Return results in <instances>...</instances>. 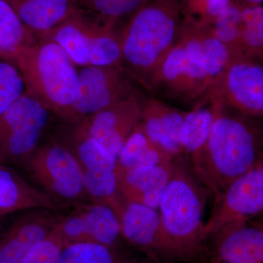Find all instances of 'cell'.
<instances>
[{
    "mask_svg": "<svg viewBox=\"0 0 263 263\" xmlns=\"http://www.w3.org/2000/svg\"><path fill=\"white\" fill-rule=\"evenodd\" d=\"M229 59L209 26L187 18L174 47L141 88L166 103L193 109L205 101Z\"/></svg>",
    "mask_w": 263,
    "mask_h": 263,
    "instance_id": "6da1fadb",
    "label": "cell"
},
{
    "mask_svg": "<svg viewBox=\"0 0 263 263\" xmlns=\"http://www.w3.org/2000/svg\"><path fill=\"white\" fill-rule=\"evenodd\" d=\"M209 101L214 112L210 134L205 146L190 157V164L197 179L217 198L262 160V128L259 118Z\"/></svg>",
    "mask_w": 263,
    "mask_h": 263,
    "instance_id": "7a4b0ae2",
    "label": "cell"
},
{
    "mask_svg": "<svg viewBox=\"0 0 263 263\" xmlns=\"http://www.w3.org/2000/svg\"><path fill=\"white\" fill-rule=\"evenodd\" d=\"M186 156L174 157L160 202V218L175 260L196 258L204 251V212L209 190L195 176Z\"/></svg>",
    "mask_w": 263,
    "mask_h": 263,
    "instance_id": "3957f363",
    "label": "cell"
},
{
    "mask_svg": "<svg viewBox=\"0 0 263 263\" xmlns=\"http://www.w3.org/2000/svg\"><path fill=\"white\" fill-rule=\"evenodd\" d=\"M179 12V0H148L121 32V67L140 87L174 47Z\"/></svg>",
    "mask_w": 263,
    "mask_h": 263,
    "instance_id": "277c9868",
    "label": "cell"
},
{
    "mask_svg": "<svg viewBox=\"0 0 263 263\" xmlns=\"http://www.w3.org/2000/svg\"><path fill=\"white\" fill-rule=\"evenodd\" d=\"M13 62L26 94L62 118L75 101L79 84V70L63 49L50 40H39L18 50Z\"/></svg>",
    "mask_w": 263,
    "mask_h": 263,
    "instance_id": "5b68a950",
    "label": "cell"
},
{
    "mask_svg": "<svg viewBox=\"0 0 263 263\" xmlns=\"http://www.w3.org/2000/svg\"><path fill=\"white\" fill-rule=\"evenodd\" d=\"M51 136L77 160L90 200L112 208L120 219L124 203L118 189L117 160L78 121L62 120Z\"/></svg>",
    "mask_w": 263,
    "mask_h": 263,
    "instance_id": "8992f818",
    "label": "cell"
},
{
    "mask_svg": "<svg viewBox=\"0 0 263 263\" xmlns=\"http://www.w3.org/2000/svg\"><path fill=\"white\" fill-rule=\"evenodd\" d=\"M51 112L24 93L0 115V164H24L41 143Z\"/></svg>",
    "mask_w": 263,
    "mask_h": 263,
    "instance_id": "52a82bcc",
    "label": "cell"
},
{
    "mask_svg": "<svg viewBox=\"0 0 263 263\" xmlns=\"http://www.w3.org/2000/svg\"><path fill=\"white\" fill-rule=\"evenodd\" d=\"M207 98L249 117L263 115L262 60L230 57L216 76Z\"/></svg>",
    "mask_w": 263,
    "mask_h": 263,
    "instance_id": "ba28073f",
    "label": "cell"
},
{
    "mask_svg": "<svg viewBox=\"0 0 263 263\" xmlns=\"http://www.w3.org/2000/svg\"><path fill=\"white\" fill-rule=\"evenodd\" d=\"M25 164L31 176L53 200L72 202L88 197L80 165L51 136L40 143Z\"/></svg>",
    "mask_w": 263,
    "mask_h": 263,
    "instance_id": "9c48e42d",
    "label": "cell"
},
{
    "mask_svg": "<svg viewBox=\"0 0 263 263\" xmlns=\"http://www.w3.org/2000/svg\"><path fill=\"white\" fill-rule=\"evenodd\" d=\"M138 86L121 67H83L75 101L60 119L81 120L131 96Z\"/></svg>",
    "mask_w": 263,
    "mask_h": 263,
    "instance_id": "30bf717a",
    "label": "cell"
},
{
    "mask_svg": "<svg viewBox=\"0 0 263 263\" xmlns=\"http://www.w3.org/2000/svg\"><path fill=\"white\" fill-rule=\"evenodd\" d=\"M263 210V164L259 160L246 174L230 183L216 198L213 214L204 227L211 238L223 227L233 221L251 219Z\"/></svg>",
    "mask_w": 263,
    "mask_h": 263,
    "instance_id": "8fae6325",
    "label": "cell"
},
{
    "mask_svg": "<svg viewBox=\"0 0 263 263\" xmlns=\"http://www.w3.org/2000/svg\"><path fill=\"white\" fill-rule=\"evenodd\" d=\"M145 95L138 90L127 98L78 122L117 160L124 143L141 121Z\"/></svg>",
    "mask_w": 263,
    "mask_h": 263,
    "instance_id": "7c38bea8",
    "label": "cell"
},
{
    "mask_svg": "<svg viewBox=\"0 0 263 263\" xmlns=\"http://www.w3.org/2000/svg\"><path fill=\"white\" fill-rule=\"evenodd\" d=\"M119 221L122 237L131 245L157 261L175 260L157 209L126 203Z\"/></svg>",
    "mask_w": 263,
    "mask_h": 263,
    "instance_id": "4fadbf2b",
    "label": "cell"
},
{
    "mask_svg": "<svg viewBox=\"0 0 263 263\" xmlns=\"http://www.w3.org/2000/svg\"><path fill=\"white\" fill-rule=\"evenodd\" d=\"M55 210L24 211L0 238V263H22L57 226L60 218Z\"/></svg>",
    "mask_w": 263,
    "mask_h": 263,
    "instance_id": "5bb4252c",
    "label": "cell"
},
{
    "mask_svg": "<svg viewBox=\"0 0 263 263\" xmlns=\"http://www.w3.org/2000/svg\"><path fill=\"white\" fill-rule=\"evenodd\" d=\"M211 238L212 263H263V231L251 219L233 221Z\"/></svg>",
    "mask_w": 263,
    "mask_h": 263,
    "instance_id": "9a60e30c",
    "label": "cell"
},
{
    "mask_svg": "<svg viewBox=\"0 0 263 263\" xmlns=\"http://www.w3.org/2000/svg\"><path fill=\"white\" fill-rule=\"evenodd\" d=\"M186 111L174 105L145 95L142 105L141 123L154 143L174 157L183 155L179 133Z\"/></svg>",
    "mask_w": 263,
    "mask_h": 263,
    "instance_id": "2e32d148",
    "label": "cell"
},
{
    "mask_svg": "<svg viewBox=\"0 0 263 263\" xmlns=\"http://www.w3.org/2000/svg\"><path fill=\"white\" fill-rule=\"evenodd\" d=\"M171 162L128 170L117 167L118 189L124 203H138L159 209L171 176Z\"/></svg>",
    "mask_w": 263,
    "mask_h": 263,
    "instance_id": "e0dca14e",
    "label": "cell"
},
{
    "mask_svg": "<svg viewBox=\"0 0 263 263\" xmlns=\"http://www.w3.org/2000/svg\"><path fill=\"white\" fill-rule=\"evenodd\" d=\"M59 204L25 181L11 166L0 164V217L34 209H58Z\"/></svg>",
    "mask_w": 263,
    "mask_h": 263,
    "instance_id": "ac0fdd59",
    "label": "cell"
},
{
    "mask_svg": "<svg viewBox=\"0 0 263 263\" xmlns=\"http://www.w3.org/2000/svg\"><path fill=\"white\" fill-rule=\"evenodd\" d=\"M37 39L73 14L70 0H6Z\"/></svg>",
    "mask_w": 263,
    "mask_h": 263,
    "instance_id": "d6986e66",
    "label": "cell"
},
{
    "mask_svg": "<svg viewBox=\"0 0 263 263\" xmlns=\"http://www.w3.org/2000/svg\"><path fill=\"white\" fill-rule=\"evenodd\" d=\"M81 216L85 242L113 249L122 235L120 221L110 206L92 202L78 209Z\"/></svg>",
    "mask_w": 263,
    "mask_h": 263,
    "instance_id": "ffe728a7",
    "label": "cell"
},
{
    "mask_svg": "<svg viewBox=\"0 0 263 263\" xmlns=\"http://www.w3.org/2000/svg\"><path fill=\"white\" fill-rule=\"evenodd\" d=\"M174 158L150 139L140 122L120 151L117 167L128 170L164 165L171 163Z\"/></svg>",
    "mask_w": 263,
    "mask_h": 263,
    "instance_id": "44dd1931",
    "label": "cell"
},
{
    "mask_svg": "<svg viewBox=\"0 0 263 263\" xmlns=\"http://www.w3.org/2000/svg\"><path fill=\"white\" fill-rule=\"evenodd\" d=\"M48 39L58 44L81 67L89 66V37L88 24L82 17L72 14L54 28L38 38Z\"/></svg>",
    "mask_w": 263,
    "mask_h": 263,
    "instance_id": "7402d4cb",
    "label": "cell"
},
{
    "mask_svg": "<svg viewBox=\"0 0 263 263\" xmlns=\"http://www.w3.org/2000/svg\"><path fill=\"white\" fill-rule=\"evenodd\" d=\"M214 119V109L208 98L206 101L186 112L179 133L183 155L190 158L205 146Z\"/></svg>",
    "mask_w": 263,
    "mask_h": 263,
    "instance_id": "603a6c76",
    "label": "cell"
},
{
    "mask_svg": "<svg viewBox=\"0 0 263 263\" xmlns=\"http://www.w3.org/2000/svg\"><path fill=\"white\" fill-rule=\"evenodd\" d=\"M86 21L89 31V66L121 67L120 34L114 32L113 24Z\"/></svg>",
    "mask_w": 263,
    "mask_h": 263,
    "instance_id": "cb8c5ba5",
    "label": "cell"
},
{
    "mask_svg": "<svg viewBox=\"0 0 263 263\" xmlns=\"http://www.w3.org/2000/svg\"><path fill=\"white\" fill-rule=\"evenodd\" d=\"M37 36L29 30L6 0H0V54L13 61L22 48L33 46Z\"/></svg>",
    "mask_w": 263,
    "mask_h": 263,
    "instance_id": "d4e9b609",
    "label": "cell"
},
{
    "mask_svg": "<svg viewBox=\"0 0 263 263\" xmlns=\"http://www.w3.org/2000/svg\"><path fill=\"white\" fill-rule=\"evenodd\" d=\"M239 52L240 57L262 60L263 8L261 5L241 7Z\"/></svg>",
    "mask_w": 263,
    "mask_h": 263,
    "instance_id": "484cf974",
    "label": "cell"
},
{
    "mask_svg": "<svg viewBox=\"0 0 263 263\" xmlns=\"http://www.w3.org/2000/svg\"><path fill=\"white\" fill-rule=\"evenodd\" d=\"M241 7L230 4L218 15L209 27L215 37L226 46L230 57H240L239 38Z\"/></svg>",
    "mask_w": 263,
    "mask_h": 263,
    "instance_id": "4316f807",
    "label": "cell"
},
{
    "mask_svg": "<svg viewBox=\"0 0 263 263\" xmlns=\"http://www.w3.org/2000/svg\"><path fill=\"white\" fill-rule=\"evenodd\" d=\"M56 263H119L113 249L91 243L81 242L64 246Z\"/></svg>",
    "mask_w": 263,
    "mask_h": 263,
    "instance_id": "83f0119b",
    "label": "cell"
},
{
    "mask_svg": "<svg viewBox=\"0 0 263 263\" xmlns=\"http://www.w3.org/2000/svg\"><path fill=\"white\" fill-rule=\"evenodd\" d=\"M25 93L22 76L17 67L0 62V115Z\"/></svg>",
    "mask_w": 263,
    "mask_h": 263,
    "instance_id": "f1b7e54d",
    "label": "cell"
},
{
    "mask_svg": "<svg viewBox=\"0 0 263 263\" xmlns=\"http://www.w3.org/2000/svg\"><path fill=\"white\" fill-rule=\"evenodd\" d=\"M88 9L92 10L113 24L117 18L136 12L148 0H79Z\"/></svg>",
    "mask_w": 263,
    "mask_h": 263,
    "instance_id": "f546056e",
    "label": "cell"
},
{
    "mask_svg": "<svg viewBox=\"0 0 263 263\" xmlns=\"http://www.w3.org/2000/svg\"><path fill=\"white\" fill-rule=\"evenodd\" d=\"M59 222L22 263H56L57 257L65 246Z\"/></svg>",
    "mask_w": 263,
    "mask_h": 263,
    "instance_id": "4dcf8cb0",
    "label": "cell"
},
{
    "mask_svg": "<svg viewBox=\"0 0 263 263\" xmlns=\"http://www.w3.org/2000/svg\"><path fill=\"white\" fill-rule=\"evenodd\" d=\"M231 3V0H190L192 11L200 15L199 23L208 25H210Z\"/></svg>",
    "mask_w": 263,
    "mask_h": 263,
    "instance_id": "1f68e13d",
    "label": "cell"
},
{
    "mask_svg": "<svg viewBox=\"0 0 263 263\" xmlns=\"http://www.w3.org/2000/svg\"><path fill=\"white\" fill-rule=\"evenodd\" d=\"M263 0H245L247 5L245 7L259 6L262 3Z\"/></svg>",
    "mask_w": 263,
    "mask_h": 263,
    "instance_id": "d6a6232c",
    "label": "cell"
},
{
    "mask_svg": "<svg viewBox=\"0 0 263 263\" xmlns=\"http://www.w3.org/2000/svg\"><path fill=\"white\" fill-rule=\"evenodd\" d=\"M5 216H2L0 217V233H1L2 228H3V224H4Z\"/></svg>",
    "mask_w": 263,
    "mask_h": 263,
    "instance_id": "836d02e7",
    "label": "cell"
},
{
    "mask_svg": "<svg viewBox=\"0 0 263 263\" xmlns=\"http://www.w3.org/2000/svg\"><path fill=\"white\" fill-rule=\"evenodd\" d=\"M124 263H133V262H124Z\"/></svg>",
    "mask_w": 263,
    "mask_h": 263,
    "instance_id": "e575fe53",
    "label": "cell"
}]
</instances>
